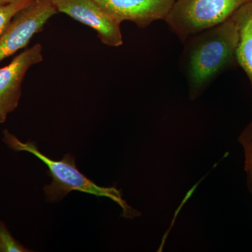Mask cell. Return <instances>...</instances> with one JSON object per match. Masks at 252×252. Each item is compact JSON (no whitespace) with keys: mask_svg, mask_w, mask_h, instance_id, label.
Wrapping results in <instances>:
<instances>
[{"mask_svg":"<svg viewBox=\"0 0 252 252\" xmlns=\"http://www.w3.org/2000/svg\"><path fill=\"white\" fill-rule=\"evenodd\" d=\"M245 150L246 157V171L248 172L249 180L252 188V142L248 140H241Z\"/></svg>","mask_w":252,"mask_h":252,"instance_id":"8fae6325","label":"cell"},{"mask_svg":"<svg viewBox=\"0 0 252 252\" xmlns=\"http://www.w3.org/2000/svg\"><path fill=\"white\" fill-rule=\"evenodd\" d=\"M18 1L19 0H0V5L11 4V3H14Z\"/></svg>","mask_w":252,"mask_h":252,"instance_id":"4fadbf2b","label":"cell"},{"mask_svg":"<svg viewBox=\"0 0 252 252\" xmlns=\"http://www.w3.org/2000/svg\"><path fill=\"white\" fill-rule=\"evenodd\" d=\"M33 1L34 0H19L11 4L0 5V35L9 26L13 18Z\"/></svg>","mask_w":252,"mask_h":252,"instance_id":"9c48e42d","label":"cell"},{"mask_svg":"<svg viewBox=\"0 0 252 252\" xmlns=\"http://www.w3.org/2000/svg\"><path fill=\"white\" fill-rule=\"evenodd\" d=\"M241 140H248L252 142V122L242 135Z\"/></svg>","mask_w":252,"mask_h":252,"instance_id":"7c38bea8","label":"cell"},{"mask_svg":"<svg viewBox=\"0 0 252 252\" xmlns=\"http://www.w3.org/2000/svg\"><path fill=\"white\" fill-rule=\"evenodd\" d=\"M58 13L94 29L104 44L119 47L124 44L121 23L94 0H51Z\"/></svg>","mask_w":252,"mask_h":252,"instance_id":"5b68a950","label":"cell"},{"mask_svg":"<svg viewBox=\"0 0 252 252\" xmlns=\"http://www.w3.org/2000/svg\"><path fill=\"white\" fill-rule=\"evenodd\" d=\"M31 252L12 236L4 222L0 220V252Z\"/></svg>","mask_w":252,"mask_h":252,"instance_id":"30bf717a","label":"cell"},{"mask_svg":"<svg viewBox=\"0 0 252 252\" xmlns=\"http://www.w3.org/2000/svg\"><path fill=\"white\" fill-rule=\"evenodd\" d=\"M233 17L239 32L237 63L246 73L252 86V1L242 6Z\"/></svg>","mask_w":252,"mask_h":252,"instance_id":"ba28073f","label":"cell"},{"mask_svg":"<svg viewBox=\"0 0 252 252\" xmlns=\"http://www.w3.org/2000/svg\"><path fill=\"white\" fill-rule=\"evenodd\" d=\"M190 37L185 51V64L190 97L194 99L219 74L238 64V26L232 16Z\"/></svg>","mask_w":252,"mask_h":252,"instance_id":"6da1fadb","label":"cell"},{"mask_svg":"<svg viewBox=\"0 0 252 252\" xmlns=\"http://www.w3.org/2000/svg\"><path fill=\"white\" fill-rule=\"evenodd\" d=\"M252 0H176L167 16L170 29L183 40L231 17Z\"/></svg>","mask_w":252,"mask_h":252,"instance_id":"3957f363","label":"cell"},{"mask_svg":"<svg viewBox=\"0 0 252 252\" xmlns=\"http://www.w3.org/2000/svg\"><path fill=\"white\" fill-rule=\"evenodd\" d=\"M4 141L9 148L18 152H27L39 158L49 169L52 182L44 187L46 199L51 202L59 201L73 190L84 192L97 197H107L119 204L123 216L132 218L140 212L131 208L122 198L120 190L114 187H102L96 185L78 170L75 159L66 154L59 160H54L41 153L32 142H23L7 130H4Z\"/></svg>","mask_w":252,"mask_h":252,"instance_id":"7a4b0ae2","label":"cell"},{"mask_svg":"<svg viewBox=\"0 0 252 252\" xmlns=\"http://www.w3.org/2000/svg\"><path fill=\"white\" fill-rule=\"evenodd\" d=\"M40 44L25 50L4 67L0 68V124L18 107L22 84L30 68L43 61Z\"/></svg>","mask_w":252,"mask_h":252,"instance_id":"8992f818","label":"cell"},{"mask_svg":"<svg viewBox=\"0 0 252 252\" xmlns=\"http://www.w3.org/2000/svg\"><path fill=\"white\" fill-rule=\"evenodd\" d=\"M57 13L51 0H34L21 10L0 35V62L26 47Z\"/></svg>","mask_w":252,"mask_h":252,"instance_id":"277c9868","label":"cell"},{"mask_svg":"<svg viewBox=\"0 0 252 252\" xmlns=\"http://www.w3.org/2000/svg\"><path fill=\"white\" fill-rule=\"evenodd\" d=\"M120 22L127 21L145 28L165 20L176 0H94Z\"/></svg>","mask_w":252,"mask_h":252,"instance_id":"52a82bcc","label":"cell"}]
</instances>
